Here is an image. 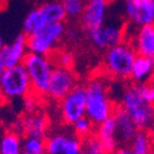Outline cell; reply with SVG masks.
Returning <instances> with one entry per match:
<instances>
[{
    "instance_id": "4dcf8cb0",
    "label": "cell",
    "mask_w": 154,
    "mask_h": 154,
    "mask_svg": "<svg viewBox=\"0 0 154 154\" xmlns=\"http://www.w3.org/2000/svg\"><path fill=\"white\" fill-rule=\"evenodd\" d=\"M4 70H5V66H4L3 61H2V60H0V79H2V75H3Z\"/></svg>"
},
{
    "instance_id": "4fadbf2b",
    "label": "cell",
    "mask_w": 154,
    "mask_h": 154,
    "mask_svg": "<svg viewBox=\"0 0 154 154\" xmlns=\"http://www.w3.org/2000/svg\"><path fill=\"white\" fill-rule=\"evenodd\" d=\"M28 53L27 48V34H18L12 43L5 44L0 50V60L3 61L5 69L14 67L23 63L25 56Z\"/></svg>"
},
{
    "instance_id": "7402d4cb",
    "label": "cell",
    "mask_w": 154,
    "mask_h": 154,
    "mask_svg": "<svg viewBox=\"0 0 154 154\" xmlns=\"http://www.w3.org/2000/svg\"><path fill=\"white\" fill-rule=\"evenodd\" d=\"M69 136L56 133L45 140V154H63Z\"/></svg>"
},
{
    "instance_id": "e0dca14e",
    "label": "cell",
    "mask_w": 154,
    "mask_h": 154,
    "mask_svg": "<svg viewBox=\"0 0 154 154\" xmlns=\"http://www.w3.org/2000/svg\"><path fill=\"white\" fill-rule=\"evenodd\" d=\"M22 128L26 133V136L45 138V134L48 131V120L43 114L31 112L29 115L23 118Z\"/></svg>"
},
{
    "instance_id": "9a60e30c",
    "label": "cell",
    "mask_w": 154,
    "mask_h": 154,
    "mask_svg": "<svg viewBox=\"0 0 154 154\" xmlns=\"http://www.w3.org/2000/svg\"><path fill=\"white\" fill-rule=\"evenodd\" d=\"M133 83L143 85L154 80V59L144 55H137L134 59L131 79Z\"/></svg>"
},
{
    "instance_id": "ba28073f",
    "label": "cell",
    "mask_w": 154,
    "mask_h": 154,
    "mask_svg": "<svg viewBox=\"0 0 154 154\" xmlns=\"http://www.w3.org/2000/svg\"><path fill=\"white\" fill-rule=\"evenodd\" d=\"M92 45L102 51L126 41V25L119 21H106L102 27L88 34Z\"/></svg>"
},
{
    "instance_id": "9c48e42d",
    "label": "cell",
    "mask_w": 154,
    "mask_h": 154,
    "mask_svg": "<svg viewBox=\"0 0 154 154\" xmlns=\"http://www.w3.org/2000/svg\"><path fill=\"white\" fill-rule=\"evenodd\" d=\"M122 9L127 25L132 27L153 23V0H124Z\"/></svg>"
},
{
    "instance_id": "4316f807",
    "label": "cell",
    "mask_w": 154,
    "mask_h": 154,
    "mask_svg": "<svg viewBox=\"0 0 154 154\" xmlns=\"http://www.w3.org/2000/svg\"><path fill=\"white\" fill-rule=\"evenodd\" d=\"M83 150L87 154H109L95 133L83 140Z\"/></svg>"
},
{
    "instance_id": "f35d334b",
    "label": "cell",
    "mask_w": 154,
    "mask_h": 154,
    "mask_svg": "<svg viewBox=\"0 0 154 154\" xmlns=\"http://www.w3.org/2000/svg\"><path fill=\"white\" fill-rule=\"evenodd\" d=\"M0 154H2V153H0Z\"/></svg>"
},
{
    "instance_id": "d6986e66",
    "label": "cell",
    "mask_w": 154,
    "mask_h": 154,
    "mask_svg": "<svg viewBox=\"0 0 154 154\" xmlns=\"http://www.w3.org/2000/svg\"><path fill=\"white\" fill-rule=\"evenodd\" d=\"M39 10L48 23L49 22H64L67 18V15H66V11H65V8L61 3V0L60 2L54 0V2L42 4L39 6Z\"/></svg>"
},
{
    "instance_id": "7a4b0ae2",
    "label": "cell",
    "mask_w": 154,
    "mask_h": 154,
    "mask_svg": "<svg viewBox=\"0 0 154 154\" xmlns=\"http://www.w3.org/2000/svg\"><path fill=\"white\" fill-rule=\"evenodd\" d=\"M120 105L133 119L140 130H149L154 120V104L142 95L140 85L131 82L122 88Z\"/></svg>"
},
{
    "instance_id": "44dd1931",
    "label": "cell",
    "mask_w": 154,
    "mask_h": 154,
    "mask_svg": "<svg viewBox=\"0 0 154 154\" xmlns=\"http://www.w3.org/2000/svg\"><path fill=\"white\" fill-rule=\"evenodd\" d=\"M48 22L43 17L39 8L33 9L31 12H28L27 17L23 21V33L27 35H32L37 32H39Z\"/></svg>"
},
{
    "instance_id": "74e56055",
    "label": "cell",
    "mask_w": 154,
    "mask_h": 154,
    "mask_svg": "<svg viewBox=\"0 0 154 154\" xmlns=\"http://www.w3.org/2000/svg\"><path fill=\"white\" fill-rule=\"evenodd\" d=\"M153 154H154V150H153Z\"/></svg>"
},
{
    "instance_id": "603a6c76",
    "label": "cell",
    "mask_w": 154,
    "mask_h": 154,
    "mask_svg": "<svg viewBox=\"0 0 154 154\" xmlns=\"http://www.w3.org/2000/svg\"><path fill=\"white\" fill-rule=\"evenodd\" d=\"M55 67H64V69H72L73 66V54L67 50H54L51 54L48 55Z\"/></svg>"
},
{
    "instance_id": "cb8c5ba5",
    "label": "cell",
    "mask_w": 154,
    "mask_h": 154,
    "mask_svg": "<svg viewBox=\"0 0 154 154\" xmlns=\"http://www.w3.org/2000/svg\"><path fill=\"white\" fill-rule=\"evenodd\" d=\"M72 127H73V132H75L76 136H79L82 140H85L86 137L93 134L95 131V124L87 116V115L81 118L80 120H77L72 125Z\"/></svg>"
},
{
    "instance_id": "5b68a950",
    "label": "cell",
    "mask_w": 154,
    "mask_h": 154,
    "mask_svg": "<svg viewBox=\"0 0 154 154\" xmlns=\"http://www.w3.org/2000/svg\"><path fill=\"white\" fill-rule=\"evenodd\" d=\"M22 64L31 77L33 93L37 95H45L53 70L55 67L50 57L28 51Z\"/></svg>"
},
{
    "instance_id": "7c38bea8",
    "label": "cell",
    "mask_w": 154,
    "mask_h": 154,
    "mask_svg": "<svg viewBox=\"0 0 154 154\" xmlns=\"http://www.w3.org/2000/svg\"><path fill=\"white\" fill-rule=\"evenodd\" d=\"M127 26L131 29V33L126 31V41L133 45L138 55H144L154 59V22L141 27Z\"/></svg>"
},
{
    "instance_id": "83f0119b",
    "label": "cell",
    "mask_w": 154,
    "mask_h": 154,
    "mask_svg": "<svg viewBox=\"0 0 154 154\" xmlns=\"http://www.w3.org/2000/svg\"><path fill=\"white\" fill-rule=\"evenodd\" d=\"M83 150V140L79 136H69L63 154H80Z\"/></svg>"
},
{
    "instance_id": "5bb4252c",
    "label": "cell",
    "mask_w": 154,
    "mask_h": 154,
    "mask_svg": "<svg viewBox=\"0 0 154 154\" xmlns=\"http://www.w3.org/2000/svg\"><path fill=\"white\" fill-rule=\"evenodd\" d=\"M112 116L116 124V137L120 146H128L133 137L138 133V126L121 105L116 106Z\"/></svg>"
},
{
    "instance_id": "277c9868",
    "label": "cell",
    "mask_w": 154,
    "mask_h": 154,
    "mask_svg": "<svg viewBox=\"0 0 154 154\" xmlns=\"http://www.w3.org/2000/svg\"><path fill=\"white\" fill-rule=\"evenodd\" d=\"M32 92L31 77L23 64L4 70L0 79V97L3 99L8 102L23 99Z\"/></svg>"
},
{
    "instance_id": "8992f818",
    "label": "cell",
    "mask_w": 154,
    "mask_h": 154,
    "mask_svg": "<svg viewBox=\"0 0 154 154\" xmlns=\"http://www.w3.org/2000/svg\"><path fill=\"white\" fill-rule=\"evenodd\" d=\"M66 26L64 22H49L39 32L27 35V48L29 53L49 55L51 54L63 37L65 35Z\"/></svg>"
},
{
    "instance_id": "e575fe53",
    "label": "cell",
    "mask_w": 154,
    "mask_h": 154,
    "mask_svg": "<svg viewBox=\"0 0 154 154\" xmlns=\"http://www.w3.org/2000/svg\"><path fill=\"white\" fill-rule=\"evenodd\" d=\"M80 154H87V153H86V152H85V150H82V152H81V153H80Z\"/></svg>"
},
{
    "instance_id": "6da1fadb",
    "label": "cell",
    "mask_w": 154,
    "mask_h": 154,
    "mask_svg": "<svg viewBox=\"0 0 154 154\" xmlns=\"http://www.w3.org/2000/svg\"><path fill=\"white\" fill-rule=\"evenodd\" d=\"M85 86L87 94V116L97 126L111 118L118 105L112 102L108 83L103 77H93Z\"/></svg>"
},
{
    "instance_id": "2e32d148",
    "label": "cell",
    "mask_w": 154,
    "mask_h": 154,
    "mask_svg": "<svg viewBox=\"0 0 154 154\" xmlns=\"http://www.w3.org/2000/svg\"><path fill=\"white\" fill-rule=\"evenodd\" d=\"M94 133L97 134V137L100 140V142L103 143L104 148L109 154H111L120 146L116 137V124H115L114 116L106 119L105 121L95 126Z\"/></svg>"
},
{
    "instance_id": "3957f363",
    "label": "cell",
    "mask_w": 154,
    "mask_h": 154,
    "mask_svg": "<svg viewBox=\"0 0 154 154\" xmlns=\"http://www.w3.org/2000/svg\"><path fill=\"white\" fill-rule=\"evenodd\" d=\"M137 51L128 41L109 48L104 51L103 67L106 75L119 81L131 79V71L137 56Z\"/></svg>"
},
{
    "instance_id": "8d00e7d4",
    "label": "cell",
    "mask_w": 154,
    "mask_h": 154,
    "mask_svg": "<svg viewBox=\"0 0 154 154\" xmlns=\"http://www.w3.org/2000/svg\"><path fill=\"white\" fill-rule=\"evenodd\" d=\"M110 2H112V0H109V3H110Z\"/></svg>"
},
{
    "instance_id": "1f68e13d",
    "label": "cell",
    "mask_w": 154,
    "mask_h": 154,
    "mask_svg": "<svg viewBox=\"0 0 154 154\" xmlns=\"http://www.w3.org/2000/svg\"><path fill=\"white\" fill-rule=\"evenodd\" d=\"M149 133L152 134V136L154 137V120H153V122H152V125H150V127H149Z\"/></svg>"
},
{
    "instance_id": "30bf717a",
    "label": "cell",
    "mask_w": 154,
    "mask_h": 154,
    "mask_svg": "<svg viewBox=\"0 0 154 154\" xmlns=\"http://www.w3.org/2000/svg\"><path fill=\"white\" fill-rule=\"evenodd\" d=\"M77 85L76 76L71 69L54 67L45 95L54 102H60Z\"/></svg>"
},
{
    "instance_id": "d590c367",
    "label": "cell",
    "mask_w": 154,
    "mask_h": 154,
    "mask_svg": "<svg viewBox=\"0 0 154 154\" xmlns=\"http://www.w3.org/2000/svg\"><path fill=\"white\" fill-rule=\"evenodd\" d=\"M153 10H154V0H153ZM153 22H154V20H153Z\"/></svg>"
},
{
    "instance_id": "8fae6325",
    "label": "cell",
    "mask_w": 154,
    "mask_h": 154,
    "mask_svg": "<svg viewBox=\"0 0 154 154\" xmlns=\"http://www.w3.org/2000/svg\"><path fill=\"white\" fill-rule=\"evenodd\" d=\"M109 0H87V5L81 16V26L88 35L106 22Z\"/></svg>"
},
{
    "instance_id": "ac0fdd59",
    "label": "cell",
    "mask_w": 154,
    "mask_h": 154,
    "mask_svg": "<svg viewBox=\"0 0 154 154\" xmlns=\"http://www.w3.org/2000/svg\"><path fill=\"white\" fill-rule=\"evenodd\" d=\"M132 154H153L154 137L148 130H140L128 144Z\"/></svg>"
},
{
    "instance_id": "d4e9b609",
    "label": "cell",
    "mask_w": 154,
    "mask_h": 154,
    "mask_svg": "<svg viewBox=\"0 0 154 154\" xmlns=\"http://www.w3.org/2000/svg\"><path fill=\"white\" fill-rule=\"evenodd\" d=\"M61 3L69 18H81L87 5V0H61Z\"/></svg>"
},
{
    "instance_id": "484cf974",
    "label": "cell",
    "mask_w": 154,
    "mask_h": 154,
    "mask_svg": "<svg viewBox=\"0 0 154 154\" xmlns=\"http://www.w3.org/2000/svg\"><path fill=\"white\" fill-rule=\"evenodd\" d=\"M22 147L25 152L32 154H45V138L26 136L22 141Z\"/></svg>"
},
{
    "instance_id": "52a82bcc",
    "label": "cell",
    "mask_w": 154,
    "mask_h": 154,
    "mask_svg": "<svg viewBox=\"0 0 154 154\" xmlns=\"http://www.w3.org/2000/svg\"><path fill=\"white\" fill-rule=\"evenodd\" d=\"M59 103L63 121L66 125L72 126L77 120L87 115L86 86L77 83Z\"/></svg>"
},
{
    "instance_id": "ffe728a7",
    "label": "cell",
    "mask_w": 154,
    "mask_h": 154,
    "mask_svg": "<svg viewBox=\"0 0 154 154\" xmlns=\"http://www.w3.org/2000/svg\"><path fill=\"white\" fill-rule=\"evenodd\" d=\"M23 138L14 131H8L3 134L0 140V153L2 154H21L23 152L22 147Z\"/></svg>"
},
{
    "instance_id": "f1b7e54d",
    "label": "cell",
    "mask_w": 154,
    "mask_h": 154,
    "mask_svg": "<svg viewBox=\"0 0 154 154\" xmlns=\"http://www.w3.org/2000/svg\"><path fill=\"white\" fill-rule=\"evenodd\" d=\"M140 89H141V93H142L143 97L148 102L154 104V80L150 81V82L140 85Z\"/></svg>"
},
{
    "instance_id": "f546056e",
    "label": "cell",
    "mask_w": 154,
    "mask_h": 154,
    "mask_svg": "<svg viewBox=\"0 0 154 154\" xmlns=\"http://www.w3.org/2000/svg\"><path fill=\"white\" fill-rule=\"evenodd\" d=\"M111 154H132L128 146H119Z\"/></svg>"
},
{
    "instance_id": "836d02e7",
    "label": "cell",
    "mask_w": 154,
    "mask_h": 154,
    "mask_svg": "<svg viewBox=\"0 0 154 154\" xmlns=\"http://www.w3.org/2000/svg\"><path fill=\"white\" fill-rule=\"evenodd\" d=\"M21 154H32V153H28V152H25V150H23Z\"/></svg>"
},
{
    "instance_id": "d6a6232c",
    "label": "cell",
    "mask_w": 154,
    "mask_h": 154,
    "mask_svg": "<svg viewBox=\"0 0 154 154\" xmlns=\"http://www.w3.org/2000/svg\"><path fill=\"white\" fill-rule=\"evenodd\" d=\"M4 45H5V43H4V39H3L2 37H0V50L3 49V47H4Z\"/></svg>"
}]
</instances>
